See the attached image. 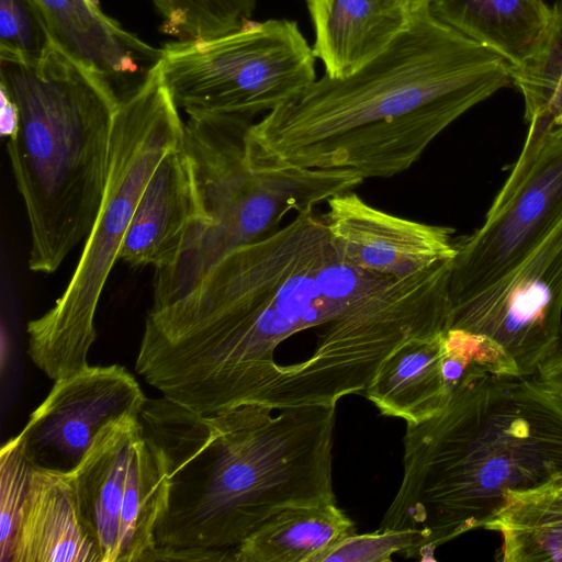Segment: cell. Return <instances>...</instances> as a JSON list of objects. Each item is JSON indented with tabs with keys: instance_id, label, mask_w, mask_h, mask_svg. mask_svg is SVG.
I'll return each instance as SVG.
<instances>
[{
	"instance_id": "25",
	"label": "cell",
	"mask_w": 562,
	"mask_h": 562,
	"mask_svg": "<svg viewBox=\"0 0 562 562\" xmlns=\"http://www.w3.org/2000/svg\"><path fill=\"white\" fill-rule=\"evenodd\" d=\"M33 467L14 438L0 452V562H9Z\"/></svg>"
},
{
	"instance_id": "9",
	"label": "cell",
	"mask_w": 562,
	"mask_h": 562,
	"mask_svg": "<svg viewBox=\"0 0 562 562\" xmlns=\"http://www.w3.org/2000/svg\"><path fill=\"white\" fill-rule=\"evenodd\" d=\"M562 218V124L529 122L520 154L474 232L454 239L450 310L512 272Z\"/></svg>"
},
{
	"instance_id": "21",
	"label": "cell",
	"mask_w": 562,
	"mask_h": 562,
	"mask_svg": "<svg viewBox=\"0 0 562 562\" xmlns=\"http://www.w3.org/2000/svg\"><path fill=\"white\" fill-rule=\"evenodd\" d=\"M484 529L501 535L503 562H562V501L510 494Z\"/></svg>"
},
{
	"instance_id": "7",
	"label": "cell",
	"mask_w": 562,
	"mask_h": 562,
	"mask_svg": "<svg viewBox=\"0 0 562 562\" xmlns=\"http://www.w3.org/2000/svg\"><path fill=\"white\" fill-rule=\"evenodd\" d=\"M183 134L184 122L156 63L117 105L104 198L75 271L53 307L26 327L27 353L54 382L89 367L97 307L138 199Z\"/></svg>"
},
{
	"instance_id": "11",
	"label": "cell",
	"mask_w": 562,
	"mask_h": 562,
	"mask_svg": "<svg viewBox=\"0 0 562 562\" xmlns=\"http://www.w3.org/2000/svg\"><path fill=\"white\" fill-rule=\"evenodd\" d=\"M450 328L487 336L526 376L562 350V218L499 282L450 310Z\"/></svg>"
},
{
	"instance_id": "1",
	"label": "cell",
	"mask_w": 562,
	"mask_h": 562,
	"mask_svg": "<svg viewBox=\"0 0 562 562\" xmlns=\"http://www.w3.org/2000/svg\"><path fill=\"white\" fill-rule=\"evenodd\" d=\"M392 281L348 263L315 209L295 214L150 308L136 372L200 415L278 411L291 341L313 331L336 398L363 394L375 368L356 324Z\"/></svg>"
},
{
	"instance_id": "23",
	"label": "cell",
	"mask_w": 562,
	"mask_h": 562,
	"mask_svg": "<svg viewBox=\"0 0 562 562\" xmlns=\"http://www.w3.org/2000/svg\"><path fill=\"white\" fill-rule=\"evenodd\" d=\"M162 22L160 31L178 40L213 38L244 26L256 0H151Z\"/></svg>"
},
{
	"instance_id": "26",
	"label": "cell",
	"mask_w": 562,
	"mask_h": 562,
	"mask_svg": "<svg viewBox=\"0 0 562 562\" xmlns=\"http://www.w3.org/2000/svg\"><path fill=\"white\" fill-rule=\"evenodd\" d=\"M56 43L34 0H0V49L37 57Z\"/></svg>"
},
{
	"instance_id": "24",
	"label": "cell",
	"mask_w": 562,
	"mask_h": 562,
	"mask_svg": "<svg viewBox=\"0 0 562 562\" xmlns=\"http://www.w3.org/2000/svg\"><path fill=\"white\" fill-rule=\"evenodd\" d=\"M445 347L443 373L451 392L473 375H520L503 348L487 336L449 328L445 333Z\"/></svg>"
},
{
	"instance_id": "12",
	"label": "cell",
	"mask_w": 562,
	"mask_h": 562,
	"mask_svg": "<svg viewBox=\"0 0 562 562\" xmlns=\"http://www.w3.org/2000/svg\"><path fill=\"white\" fill-rule=\"evenodd\" d=\"M146 398L124 367L89 366L55 381L15 439L33 469L69 475L100 431L126 416L139 415Z\"/></svg>"
},
{
	"instance_id": "6",
	"label": "cell",
	"mask_w": 562,
	"mask_h": 562,
	"mask_svg": "<svg viewBox=\"0 0 562 562\" xmlns=\"http://www.w3.org/2000/svg\"><path fill=\"white\" fill-rule=\"evenodd\" d=\"M250 124L215 115H189L184 123L201 214L175 262L155 270L151 308L183 297L223 257L273 233L290 213L314 210L364 181L351 171L258 159L245 143Z\"/></svg>"
},
{
	"instance_id": "30",
	"label": "cell",
	"mask_w": 562,
	"mask_h": 562,
	"mask_svg": "<svg viewBox=\"0 0 562 562\" xmlns=\"http://www.w3.org/2000/svg\"><path fill=\"white\" fill-rule=\"evenodd\" d=\"M524 495H532L562 501V477L555 480L554 482L537 492L526 493Z\"/></svg>"
},
{
	"instance_id": "22",
	"label": "cell",
	"mask_w": 562,
	"mask_h": 562,
	"mask_svg": "<svg viewBox=\"0 0 562 562\" xmlns=\"http://www.w3.org/2000/svg\"><path fill=\"white\" fill-rule=\"evenodd\" d=\"M552 21L539 50L513 67V83L525 103V119L562 124V0L552 8Z\"/></svg>"
},
{
	"instance_id": "29",
	"label": "cell",
	"mask_w": 562,
	"mask_h": 562,
	"mask_svg": "<svg viewBox=\"0 0 562 562\" xmlns=\"http://www.w3.org/2000/svg\"><path fill=\"white\" fill-rule=\"evenodd\" d=\"M18 120L16 108L12 100L1 91V132L10 137L13 133Z\"/></svg>"
},
{
	"instance_id": "31",
	"label": "cell",
	"mask_w": 562,
	"mask_h": 562,
	"mask_svg": "<svg viewBox=\"0 0 562 562\" xmlns=\"http://www.w3.org/2000/svg\"><path fill=\"white\" fill-rule=\"evenodd\" d=\"M404 7L412 13L428 9L430 0H400Z\"/></svg>"
},
{
	"instance_id": "4",
	"label": "cell",
	"mask_w": 562,
	"mask_h": 562,
	"mask_svg": "<svg viewBox=\"0 0 562 562\" xmlns=\"http://www.w3.org/2000/svg\"><path fill=\"white\" fill-rule=\"evenodd\" d=\"M403 446L401 485L379 528L415 531L407 558L434 561L508 495L562 477V404L536 375L469 376L439 414L406 424Z\"/></svg>"
},
{
	"instance_id": "14",
	"label": "cell",
	"mask_w": 562,
	"mask_h": 562,
	"mask_svg": "<svg viewBox=\"0 0 562 562\" xmlns=\"http://www.w3.org/2000/svg\"><path fill=\"white\" fill-rule=\"evenodd\" d=\"M200 214L193 169L182 139L161 158L144 187L120 259L132 267L168 268Z\"/></svg>"
},
{
	"instance_id": "5",
	"label": "cell",
	"mask_w": 562,
	"mask_h": 562,
	"mask_svg": "<svg viewBox=\"0 0 562 562\" xmlns=\"http://www.w3.org/2000/svg\"><path fill=\"white\" fill-rule=\"evenodd\" d=\"M0 79L18 113L7 147L30 225L29 268L50 274L101 209L120 100L57 45L37 57L0 49Z\"/></svg>"
},
{
	"instance_id": "27",
	"label": "cell",
	"mask_w": 562,
	"mask_h": 562,
	"mask_svg": "<svg viewBox=\"0 0 562 562\" xmlns=\"http://www.w3.org/2000/svg\"><path fill=\"white\" fill-rule=\"evenodd\" d=\"M413 530L381 529L350 535L318 554L313 562H390L392 555L402 553L405 558L416 542Z\"/></svg>"
},
{
	"instance_id": "8",
	"label": "cell",
	"mask_w": 562,
	"mask_h": 562,
	"mask_svg": "<svg viewBox=\"0 0 562 562\" xmlns=\"http://www.w3.org/2000/svg\"><path fill=\"white\" fill-rule=\"evenodd\" d=\"M157 61L177 106L188 115L250 122L316 80L313 47L295 21H248L213 38L166 43Z\"/></svg>"
},
{
	"instance_id": "13",
	"label": "cell",
	"mask_w": 562,
	"mask_h": 562,
	"mask_svg": "<svg viewBox=\"0 0 562 562\" xmlns=\"http://www.w3.org/2000/svg\"><path fill=\"white\" fill-rule=\"evenodd\" d=\"M326 203L323 215L337 251L363 271L400 280L456 256L451 227L393 215L353 190Z\"/></svg>"
},
{
	"instance_id": "2",
	"label": "cell",
	"mask_w": 562,
	"mask_h": 562,
	"mask_svg": "<svg viewBox=\"0 0 562 562\" xmlns=\"http://www.w3.org/2000/svg\"><path fill=\"white\" fill-rule=\"evenodd\" d=\"M512 83L508 61L426 9L353 74L324 75L251 123L245 142L260 160L390 178L409 169L457 119Z\"/></svg>"
},
{
	"instance_id": "19",
	"label": "cell",
	"mask_w": 562,
	"mask_h": 562,
	"mask_svg": "<svg viewBox=\"0 0 562 562\" xmlns=\"http://www.w3.org/2000/svg\"><path fill=\"white\" fill-rule=\"evenodd\" d=\"M428 11L513 67L539 50L553 14L544 0H430Z\"/></svg>"
},
{
	"instance_id": "28",
	"label": "cell",
	"mask_w": 562,
	"mask_h": 562,
	"mask_svg": "<svg viewBox=\"0 0 562 562\" xmlns=\"http://www.w3.org/2000/svg\"><path fill=\"white\" fill-rule=\"evenodd\" d=\"M536 378L562 404V350L541 366Z\"/></svg>"
},
{
	"instance_id": "10",
	"label": "cell",
	"mask_w": 562,
	"mask_h": 562,
	"mask_svg": "<svg viewBox=\"0 0 562 562\" xmlns=\"http://www.w3.org/2000/svg\"><path fill=\"white\" fill-rule=\"evenodd\" d=\"M67 476L101 562H148L166 502L167 472L139 415L103 428Z\"/></svg>"
},
{
	"instance_id": "20",
	"label": "cell",
	"mask_w": 562,
	"mask_h": 562,
	"mask_svg": "<svg viewBox=\"0 0 562 562\" xmlns=\"http://www.w3.org/2000/svg\"><path fill=\"white\" fill-rule=\"evenodd\" d=\"M356 530L355 522L336 503L288 507L273 514L237 547L235 562H313Z\"/></svg>"
},
{
	"instance_id": "15",
	"label": "cell",
	"mask_w": 562,
	"mask_h": 562,
	"mask_svg": "<svg viewBox=\"0 0 562 562\" xmlns=\"http://www.w3.org/2000/svg\"><path fill=\"white\" fill-rule=\"evenodd\" d=\"M57 46L99 74L123 100L137 87L130 80L153 67L160 48L106 15L97 0H34Z\"/></svg>"
},
{
	"instance_id": "16",
	"label": "cell",
	"mask_w": 562,
	"mask_h": 562,
	"mask_svg": "<svg viewBox=\"0 0 562 562\" xmlns=\"http://www.w3.org/2000/svg\"><path fill=\"white\" fill-rule=\"evenodd\" d=\"M313 52L329 78L347 77L385 50L412 13L400 0H306Z\"/></svg>"
},
{
	"instance_id": "3",
	"label": "cell",
	"mask_w": 562,
	"mask_h": 562,
	"mask_svg": "<svg viewBox=\"0 0 562 562\" xmlns=\"http://www.w3.org/2000/svg\"><path fill=\"white\" fill-rule=\"evenodd\" d=\"M245 405L200 415L146 398L139 419L158 447L167 495L155 548L235 562V550L281 509L336 503V409Z\"/></svg>"
},
{
	"instance_id": "17",
	"label": "cell",
	"mask_w": 562,
	"mask_h": 562,
	"mask_svg": "<svg viewBox=\"0 0 562 562\" xmlns=\"http://www.w3.org/2000/svg\"><path fill=\"white\" fill-rule=\"evenodd\" d=\"M9 562H101L67 475L33 469Z\"/></svg>"
},
{
	"instance_id": "18",
	"label": "cell",
	"mask_w": 562,
	"mask_h": 562,
	"mask_svg": "<svg viewBox=\"0 0 562 562\" xmlns=\"http://www.w3.org/2000/svg\"><path fill=\"white\" fill-rule=\"evenodd\" d=\"M445 333L406 341L379 367L363 394L383 416L419 424L445 408Z\"/></svg>"
}]
</instances>
